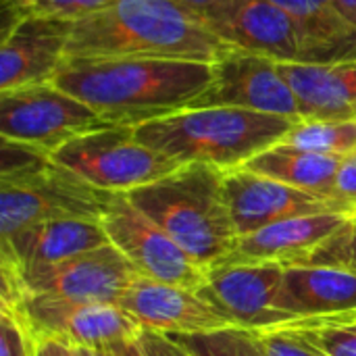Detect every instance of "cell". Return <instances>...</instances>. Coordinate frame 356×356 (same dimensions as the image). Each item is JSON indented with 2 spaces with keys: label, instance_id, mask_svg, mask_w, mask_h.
Instances as JSON below:
<instances>
[{
  "label": "cell",
  "instance_id": "obj_2",
  "mask_svg": "<svg viewBox=\"0 0 356 356\" xmlns=\"http://www.w3.org/2000/svg\"><path fill=\"white\" fill-rule=\"evenodd\" d=\"M229 46L175 0H119L73 23L67 58L146 56L215 63Z\"/></svg>",
  "mask_w": 356,
  "mask_h": 356
},
{
  "label": "cell",
  "instance_id": "obj_32",
  "mask_svg": "<svg viewBox=\"0 0 356 356\" xmlns=\"http://www.w3.org/2000/svg\"><path fill=\"white\" fill-rule=\"evenodd\" d=\"M102 356H146L142 346H140V340H123V342H115V344H108L104 348H100Z\"/></svg>",
  "mask_w": 356,
  "mask_h": 356
},
{
  "label": "cell",
  "instance_id": "obj_35",
  "mask_svg": "<svg viewBox=\"0 0 356 356\" xmlns=\"http://www.w3.org/2000/svg\"><path fill=\"white\" fill-rule=\"evenodd\" d=\"M334 4L338 6L342 17L356 27V0H334Z\"/></svg>",
  "mask_w": 356,
  "mask_h": 356
},
{
  "label": "cell",
  "instance_id": "obj_27",
  "mask_svg": "<svg viewBox=\"0 0 356 356\" xmlns=\"http://www.w3.org/2000/svg\"><path fill=\"white\" fill-rule=\"evenodd\" d=\"M117 2L119 0H40L33 6V13L50 15V17H58V19H67L75 23L90 15L102 13Z\"/></svg>",
  "mask_w": 356,
  "mask_h": 356
},
{
  "label": "cell",
  "instance_id": "obj_7",
  "mask_svg": "<svg viewBox=\"0 0 356 356\" xmlns=\"http://www.w3.org/2000/svg\"><path fill=\"white\" fill-rule=\"evenodd\" d=\"M50 159L111 194H129L154 184L181 165L136 138L134 127L111 125L77 136L56 148Z\"/></svg>",
  "mask_w": 356,
  "mask_h": 356
},
{
  "label": "cell",
  "instance_id": "obj_29",
  "mask_svg": "<svg viewBox=\"0 0 356 356\" xmlns=\"http://www.w3.org/2000/svg\"><path fill=\"white\" fill-rule=\"evenodd\" d=\"M313 265H336L356 269V217L330 246L319 252Z\"/></svg>",
  "mask_w": 356,
  "mask_h": 356
},
{
  "label": "cell",
  "instance_id": "obj_5",
  "mask_svg": "<svg viewBox=\"0 0 356 356\" xmlns=\"http://www.w3.org/2000/svg\"><path fill=\"white\" fill-rule=\"evenodd\" d=\"M115 196L58 167L52 159L33 169L4 175L0 177V240L46 221H100Z\"/></svg>",
  "mask_w": 356,
  "mask_h": 356
},
{
  "label": "cell",
  "instance_id": "obj_17",
  "mask_svg": "<svg viewBox=\"0 0 356 356\" xmlns=\"http://www.w3.org/2000/svg\"><path fill=\"white\" fill-rule=\"evenodd\" d=\"M73 23L31 13L0 46V92L48 83L67 58Z\"/></svg>",
  "mask_w": 356,
  "mask_h": 356
},
{
  "label": "cell",
  "instance_id": "obj_38",
  "mask_svg": "<svg viewBox=\"0 0 356 356\" xmlns=\"http://www.w3.org/2000/svg\"><path fill=\"white\" fill-rule=\"evenodd\" d=\"M71 356H73V355H71Z\"/></svg>",
  "mask_w": 356,
  "mask_h": 356
},
{
  "label": "cell",
  "instance_id": "obj_31",
  "mask_svg": "<svg viewBox=\"0 0 356 356\" xmlns=\"http://www.w3.org/2000/svg\"><path fill=\"white\" fill-rule=\"evenodd\" d=\"M334 196L348 202V204H353L356 209V150L353 154L342 159Z\"/></svg>",
  "mask_w": 356,
  "mask_h": 356
},
{
  "label": "cell",
  "instance_id": "obj_19",
  "mask_svg": "<svg viewBox=\"0 0 356 356\" xmlns=\"http://www.w3.org/2000/svg\"><path fill=\"white\" fill-rule=\"evenodd\" d=\"M292 86L302 121H356V58L332 65L280 63Z\"/></svg>",
  "mask_w": 356,
  "mask_h": 356
},
{
  "label": "cell",
  "instance_id": "obj_26",
  "mask_svg": "<svg viewBox=\"0 0 356 356\" xmlns=\"http://www.w3.org/2000/svg\"><path fill=\"white\" fill-rule=\"evenodd\" d=\"M259 344L267 356H325L307 338L286 330H263L257 332Z\"/></svg>",
  "mask_w": 356,
  "mask_h": 356
},
{
  "label": "cell",
  "instance_id": "obj_16",
  "mask_svg": "<svg viewBox=\"0 0 356 356\" xmlns=\"http://www.w3.org/2000/svg\"><path fill=\"white\" fill-rule=\"evenodd\" d=\"M356 213H319L271 223L238 240L229 261L277 263L282 267L313 265L319 252L330 246L355 219Z\"/></svg>",
  "mask_w": 356,
  "mask_h": 356
},
{
  "label": "cell",
  "instance_id": "obj_25",
  "mask_svg": "<svg viewBox=\"0 0 356 356\" xmlns=\"http://www.w3.org/2000/svg\"><path fill=\"white\" fill-rule=\"evenodd\" d=\"M192 356H267L257 332L246 327H223L204 334H169Z\"/></svg>",
  "mask_w": 356,
  "mask_h": 356
},
{
  "label": "cell",
  "instance_id": "obj_21",
  "mask_svg": "<svg viewBox=\"0 0 356 356\" xmlns=\"http://www.w3.org/2000/svg\"><path fill=\"white\" fill-rule=\"evenodd\" d=\"M298 25L315 52L317 65L356 58V27L350 25L334 0H273Z\"/></svg>",
  "mask_w": 356,
  "mask_h": 356
},
{
  "label": "cell",
  "instance_id": "obj_6",
  "mask_svg": "<svg viewBox=\"0 0 356 356\" xmlns=\"http://www.w3.org/2000/svg\"><path fill=\"white\" fill-rule=\"evenodd\" d=\"M0 275L4 307H15L23 294L117 305L138 277L136 269L113 244L50 265L13 267L0 263Z\"/></svg>",
  "mask_w": 356,
  "mask_h": 356
},
{
  "label": "cell",
  "instance_id": "obj_37",
  "mask_svg": "<svg viewBox=\"0 0 356 356\" xmlns=\"http://www.w3.org/2000/svg\"><path fill=\"white\" fill-rule=\"evenodd\" d=\"M21 2H25V4H29V6H35L40 0H21Z\"/></svg>",
  "mask_w": 356,
  "mask_h": 356
},
{
  "label": "cell",
  "instance_id": "obj_9",
  "mask_svg": "<svg viewBox=\"0 0 356 356\" xmlns=\"http://www.w3.org/2000/svg\"><path fill=\"white\" fill-rule=\"evenodd\" d=\"M111 244L129 261L140 277L200 290L209 269L150 221L125 194H117L100 219Z\"/></svg>",
  "mask_w": 356,
  "mask_h": 356
},
{
  "label": "cell",
  "instance_id": "obj_14",
  "mask_svg": "<svg viewBox=\"0 0 356 356\" xmlns=\"http://www.w3.org/2000/svg\"><path fill=\"white\" fill-rule=\"evenodd\" d=\"M223 192L238 236H248L271 223L319 213H356L334 196L307 192L284 181L252 173L244 167L223 173Z\"/></svg>",
  "mask_w": 356,
  "mask_h": 356
},
{
  "label": "cell",
  "instance_id": "obj_13",
  "mask_svg": "<svg viewBox=\"0 0 356 356\" xmlns=\"http://www.w3.org/2000/svg\"><path fill=\"white\" fill-rule=\"evenodd\" d=\"M204 106H236L302 121L300 102L280 63L232 46L213 63V81L190 108Z\"/></svg>",
  "mask_w": 356,
  "mask_h": 356
},
{
  "label": "cell",
  "instance_id": "obj_33",
  "mask_svg": "<svg viewBox=\"0 0 356 356\" xmlns=\"http://www.w3.org/2000/svg\"><path fill=\"white\" fill-rule=\"evenodd\" d=\"M33 356H71V346L56 342V340H42V342H35Z\"/></svg>",
  "mask_w": 356,
  "mask_h": 356
},
{
  "label": "cell",
  "instance_id": "obj_18",
  "mask_svg": "<svg viewBox=\"0 0 356 356\" xmlns=\"http://www.w3.org/2000/svg\"><path fill=\"white\" fill-rule=\"evenodd\" d=\"M111 244L96 219H58L19 229L0 240V263L13 267L50 265Z\"/></svg>",
  "mask_w": 356,
  "mask_h": 356
},
{
  "label": "cell",
  "instance_id": "obj_23",
  "mask_svg": "<svg viewBox=\"0 0 356 356\" xmlns=\"http://www.w3.org/2000/svg\"><path fill=\"white\" fill-rule=\"evenodd\" d=\"M275 330L294 332L315 344L325 356H356V311L302 317Z\"/></svg>",
  "mask_w": 356,
  "mask_h": 356
},
{
  "label": "cell",
  "instance_id": "obj_20",
  "mask_svg": "<svg viewBox=\"0 0 356 356\" xmlns=\"http://www.w3.org/2000/svg\"><path fill=\"white\" fill-rule=\"evenodd\" d=\"M284 309L294 319L356 311V269L336 265L286 267Z\"/></svg>",
  "mask_w": 356,
  "mask_h": 356
},
{
  "label": "cell",
  "instance_id": "obj_4",
  "mask_svg": "<svg viewBox=\"0 0 356 356\" xmlns=\"http://www.w3.org/2000/svg\"><path fill=\"white\" fill-rule=\"evenodd\" d=\"M223 173L209 165H181L167 177L125 196L211 269L229 261L240 240L225 202Z\"/></svg>",
  "mask_w": 356,
  "mask_h": 356
},
{
  "label": "cell",
  "instance_id": "obj_28",
  "mask_svg": "<svg viewBox=\"0 0 356 356\" xmlns=\"http://www.w3.org/2000/svg\"><path fill=\"white\" fill-rule=\"evenodd\" d=\"M35 344L21 323V319L8 311L0 315V356H33Z\"/></svg>",
  "mask_w": 356,
  "mask_h": 356
},
{
  "label": "cell",
  "instance_id": "obj_8",
  "mask_svg": "<svg viewBox=\"0 0 356 356\" xmlns=\"http://www.w3.org/2000/svg\"><path fill=\"white\" fill-rule=\"evenodd\" d=\"M102 127L111 123L52 81L0 92V138L4 140L52 154L69 140Z\"/></svg>",
  "mask_w": 356,
  "mask_h": 356
},
{
  "label": "cell",
  "instance_id": "obj_22",
  "mask_svg": "<svg viewBox=\"0 0 356 356\" xmlns=\"http://www.w3.org/2000/svg\"><path fill=\"white\" fill-rule=\"evenodd\" d=\"M342 159L344 156L315 154V152L290 148L286 144H275L269 150L254 156L252 161H248L244 169L307 192L334 196Z\"/></svg>",
  "mask_w": 356,
  "mask_h": 356
},
{
  "label": "cell",
  "instance_id": "obj_10",
  "mask_svg": "<svg viewBox=\"0 0 356 356\" xmlns=\"http://www.w3.org/2000/svg\"><path fill=\"white\" fill-rule=\"evenodd\" d=\"M21 319L33 344L56 340L67 346L104 348L123 340H138L142 327L117 305L73 302L52 296L23 294L15 307H2Z\"/></svg>",
  "mask_w": 356,
  "mask_h": 356
},
{
  "label": "cell",
  "instance_id": "obj_12",
  "mask_svg": "<svg viewBox=\"0 0 356 356\" xmlns=\"http://www.w3.org/2000/svg\"><path fill=\"white\" fill-rule=\"evenodd\" d=\"M204 23L227 46L275 63L317 65L315 52L294 19L273 0H219Z\"/></svg>",
  "mask_w": 356,
  "mask_h": 356
},
{
  "label": "cell",
  "instance_id": "obj_36",
  "mask_svg": "<svg viewBox=\"0 0 356 356\" xmlns=\"http://www.w3.org/2000/svg\"><path fill=\"white\" fill-rule=\"evenodd\" d=\"M71 355L73 356H102L100 350L96 348H88V346H71Z\"/></svg>",
  "mask_w": 356,
  "mask_h": 356
},
{
  "label": "cell",
  "instance_id": "obj_11",
  "mask_svg": "<svg viewBox=\"0 0 356 356\" xmlns=\"http://www.w3.org/2000/svg\"><path fill=\"white\" fill-rule=\"evenodd\" d=\"M286 267L277 263L225 261L209 269L198 290L238 327L263 332L294 321L284 309Z\"/></svg>",
  "mask_w": 356,
  "mask_h": 356
},
{
  "label": "cell",
  "instance_id": "obj_1",
  "mask_svg": "<svg viewBox=\"0 0 356 356\" xmlns=\"http://www.w3.org/2000/svg\"><path fill=\"white\" fill-rule=\"evenodd\" d=\"M211 81L213 63L146 56H69L52 79L106 123L123 127L190 108Z\"/></svg>",
  "mask_w": 356,
  "mask_h": 356
},
{
  "label": "cell",
  "instance_id": "obj_24",
  "mask_svg": "<svg viewBox=\"0 0 356 356\" xmlns=\"http://www.w3.org/2000/svg\"><path fill=\"white\" fill-rule=\"evenodd\" d=\"M280 144L315 154L348 156L356 150V121H298Z\"/></svg>",
  "mask_w": 356,
  "mask_h": 356
},
{
  "label": "cell",
  "instance_id": "obj_30",
  "mask_svg": "<svg viewBox=\"0 0 356 356\" xmlns=\"http://www.w3.org/2000/svg\"><path fill=\"white\" fill-rule=\"evenodd\" d=\"M140 346L146 356H192L186 348H181L173 338L159 334V332H148L142 330L140 334Z\"/></svg>",
  "mask_w": 356,
  "mask_h": 356
},
{
  "label": "cell",
  "instance_id": "obj_3",
  "mask_svg": "<svg viewBox=\"0 0 356 356\" xmlns=\"http://www.w3.org/2000/svg\"><path fill=\"white\" fill-rule=\"evenodd\" d=\"M296 123L248 108L204 106L184 108L134 129L142 144L179 165L198 163L232 171L280 144Z\"/></svg>",
  "mask_w": 356,
  "mask_h": 356
},
{
  "label": "cell",
  "instance_id": "obj_34",
  "mask_svg": "<svg viewBox=\"0 0 356 356\" xmlns=\"http://www.w3.org/2000/svg\"><path fill=\"white\" fill-rule=\"evenodd\" d=\"M177 4H181L184 8L192 10L194 15H198L200 19H204V15L219 2V0H175Z\"/></svg>",
  "mask_w": 356,
  "mask_h": 356
},
{
  "label": "cell",
  "instance_id": "obj_15",
  "mask_svg": "<svg viewBox=\"0 0 356 356\" xmlns=\"http://www.w3.org/2000/svg\"><path fill=\"white\" fill-rule=\"evenodd\" d=\"M121 307L142 330L159 334H204L236 323L211 305L198 290L136 277L123 292Z\"/></svg>",
  "mask_w": 356,
  "mask_h": 356
}]
</instances>
